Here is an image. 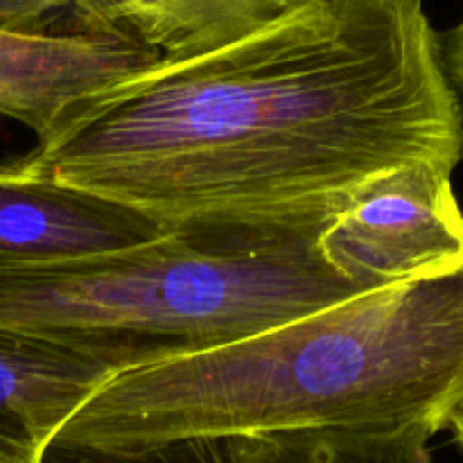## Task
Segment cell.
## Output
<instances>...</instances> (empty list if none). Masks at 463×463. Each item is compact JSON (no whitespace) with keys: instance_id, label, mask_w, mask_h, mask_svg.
Instances as JSON below:
<instances>
[{"instance_id":"obj_1","label":"cell","mask_w":463,"mask_h":463,"mask_svg":"<svg viewBox=\"0 0 463 463\" xmlns=\"http://www.w3.org/2000/svg\"><path fill=\"white\" fill-rule=\"evenodd\" d=\"M16 158L170 229L321 231L387 172L457 170L423 0H240Z\"/></svg>"},{"instance_id":"obj_2","label":"cell","mask_w":463,"mask_h":463,"mask_svg":"<svg viewBox=\"0 0 463 463\" xmlns=\"http://www.w3.org/2000/svg\"><path fill=\"white\" fill-rule=\"evenodd\" d=\"M463 405V267L233 344L113 373L52 446L448 430Z\"/></svg>"},{"instance_id":"obj_3","label":"cell","mask_w":463,"mask_h":463,"mask_svg":"<svg viewBox=\"0 0 463 463\" xmlns=\"http://www.w3.org/2000/svg\"><path fill=\"white\" fill-rule=\"evenodd\" d=\"M321 231L176 229L86 260L0 267V330L116 371L211 351L373 292L326 265Z\"/></svg>"},{"instance_id":"obj_4","label":"cell","mask_w":463,"mask_h":463,"mask_svg":"<svg viewBox=\"0 0 463 463\" xmlns=\"http://www.w3.org/2000/svg\"><path fill=\"white\" fill-rule=\"evenodd\" d=\"M452 175L439 163H414L371 181L319 233L326 265L366 289L461 269L463 211Z\"/></svg>"},{"instance_id":"obj_5","label":"cell","mask_w":463,"mask_h":463,"mask_svg":"<svg viewBox=\"0 0 463 463\" xmlns=\"http://www.w3.org/2000/svg\"><path fill=\"white\" fill-rule=\"evenodd\" d=\"M172 231L113 199L18 161L0 165V267H41L143 247Z\"/></svg>"},{"instance_id":"obj_6","label":"cell","mask_w":463,"mask_h":463,"mask_svg":"<svg viewBox=\"0 0 463 463\" xmlns=\"http://www.w3.org/2000/svg\"><path fill=\"white\" fill-rule=\"evenodd\" d=\"M156 57V50L107 32H0V116L43 140L81 104Z\"/></svg>"},{"instance_id":"obj_7","label":"cell","mask_w":463,"mask_h":463,"mask_svg":"<svg viewBox=\"0 0 463 463\" xmlns=\"http://www.w3.org/2000/svg\"><path fill=\"white\" fill-rule=\"evenodd\" d=\"M113 373L77 348L0 330V463H43L63 425Z\"/></svg>"},{"instance_id":"obj_8","label":"cell","mask_w":463,"mask_h":463,"mask_svg":"<svg viewBox=\"0 0 463 463\" xmlns=\"http://www.w3.org/2000/svg\"><path fill=\"white\" fill-rule=\"evenodd\" d=\"M425 428L389 432H289L233 439L242 463H434Z\"/></svg>"},{"instance_id":"obj_9","label":"cell","mask_w":463,"mask_h":463,"mask_svg":"<svg viewBox=\"0 0 463 463\" xmlns=\"http://www.w3.org/2000/svg\"><path fill=\"white\" fill-rule=\"evenodd\" d=\"M240 0H77L66 18L72 30L127 36L163 52L224 16Z\"/></svg>"},{"instance_id":"obj_10","label":"cell","mask_w":463,"mask_h":463,"mask_svg":"<svg viewBox=\"0 0 463 463\" xmlns=\"http://www.w3.org/2000/svg\"><path fill=\"white\" fill-rule=\"evenodd\" d=\"M43 463H242L233 439H184L140 450H84L50 446Z\"/></svg>"},{"instance_id":"obj_11","label":"cell","mask_w":463,"mask_h":463,"mask_svg":"<svg viewBox=\"0 0 463 463\" xmlns=\"http://www.w3.org/2000/svg\"><path fill=\"white\" fill-rule=\"evenodd\" d=\"M75 3L77 0H0V32L39 34L61 30Z\"/></svg>"},{"instance_id":"obj_12","label":"cell","mask_w":463,"mask_h":463,"mask_svg":"<svg viewBox=\"0 0 463 463\" xmlns=\"http://www.w3.org/2000/svg\"><path fill=\"white\" fill-rule=\"evenodd\" d=\"M441 50L446 71L455 89L463 93V21L441 34Z\"/></svg>"},{"instance_id":"obj_13","label":"cell","mask_w":463,"mask_h":463,"mask_svg":"<svg viewBox=\"0 0 463 463\" xmlns=\"http://www.w3.org/2000/svg\"><path fill=\"white\" fill-rule=\"evenodd\" d=\"M448 430L452 432V439H455L457 448L461 450V457H463V419H457V416H452L450 425H448Z\"/></svg>"},{"instance_id":"obj_14","label":"cell","mask_w":463,"mask_h":463,"mask_svg":"<svg viewBox=\"0 0 463 463\" xmlns=\"http://www.w3.org/2000/svg\"><path fill=\"white\" fill-rule=\"evenodd\" d=\"M455 416H457V419H463V405L459 407V410H457V411H455Z\"/></svg>"}]
</instances>
